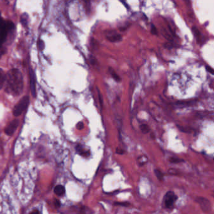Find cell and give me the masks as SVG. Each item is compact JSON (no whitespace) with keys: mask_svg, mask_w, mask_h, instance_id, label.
<instances>
[{"mask_svg":"<svg viewBox=\"0 0 214 214\" xmlns=\"http://www.w3.org/2000/svg\"><path fill=\"white\" fill-rule=\"evenodd\" d=\"M148 161V159L145 156H141L138 158V162L140 165H144Z\"/></svg>","mask_w":214,"mask_h":214,"instance_id":"9a60e30c","label":"cell"},{"mask_svg":"<svg viewBox=\"0 0 214 214\" xmlns=\"http://www.w3.org/2000/svg\"><path fill=\"white\" fill-rule=\"evenodd\" d=\"M5 91L13 96L20 95L23 89V79L20 71L18 69L10 70L6 77Z\"/></svg>","mask_w":214,"mask_h":214,"instance_id":"6da1fadb","label":"cell"},{"mask_svg":"<svg viewBox=\"0 0 214 214\" xmlns=\"http://www.w3.org/2000/svg\"><path fill=\"white\" fill-rule=\"evenodd\" d=\"M207 70L208 71V72H210V74H213L214 75V69H213V68H212L211 67H207Z\"/></svg>","mask_w":214,"mask_h":214,"instance_id":"7402d4cb","label":"cell"},{"mask_svg":"<svg viewBox=\"0 0 214 214\" xmlns=\"http://www.w3.org/2000/svg\"><path fill=\"white\" fill-rule=\"evenodd\" d=\"M6 76L5 75L4 71L2 68H0V89L3 87L4 85V83L6 81Z\"/></svg>","mask_w":214,"mask_h":214,"instance_id":"30bf717a","label":"cell"},{"mask_svg":"<svg viewBox=\"0 0 214 214\" xmlns=\"http://www.w3.org/2000/svg\"><path fill=\"white\" fill-rule=\"evenodd\" d=\"M15 28L14 23L8 20H3V18L0 20V49L2 48V45L6 41L9 33Z\"/></svg>","mask_w":214,"mask_h":214,"instance_id":"7a4b0ae2","label":"cell"},{"mask_svg":"<svg viewBox=\"0 0 214 214\" xmlns=\"http://www.w3.org/2000/svg\"><path fill=\"white\" fill-rule=\"evenodd\" d=\"M98 95H99V103L100 104L101 107H103V98H102V96L100 93V92L99 90H98Z\"/></svg>","mask_w":214,"mask_h":214,"instance_id":"d6986e66","label":"cell"},{"mask_svg":"<svg viewBox=\"0 0 214 214\" xmlns=\"http://www.w3.org/2000/svg\"><path fill=\"white\" fill-rule=\"evenodd\" d=\"M30 87L31 94L33 97L36 96V87H35V73L32 69L30 71Z\"/></svg>","mask_w":214,"mask_h":214,"instance_id":"52a82bcc","label":"cell"},{"mask_svg":"<svg viewBox=\"0 0 214 214\" xmlns=\"http://www.w3.org/2000/svg\"><path fill=\"white\" fill-rule=\"evenodd\" d=\"M107 38L109 41H110L111 42L120 41L122 40V37L121 35L118 34V33L113 32H109L107 35Z\"/></svg>","mask_w":214,"mask_h":214,"instance_id":"8992f818","label":"cell"},{"mask_svg":"<svg viewBox=\"0 0 214 214\" xmlns=\"http://www.w3.org/2000/svg\"><path fill=\"white\" fill-rule=\"evenodd\" d=\"M2 17H1V14H0V20H1V19H2Z\"/></svg>","mask_w":214,"mask_h":214,"instance_id":"d4e9b609","label":"cell"},{"mask_svg":"<svg viewBox=\"0 0 214 214\" xmlns=\"http://www.w3.org/2000/svg\"><path fill=\"white\" fill-rule=\"evenodd\" d=\"M177 196L176 194L172 192L169 191L166 192L163 198V203L166 208H172L175 202L177 200Z\"/></svg>","mask_w":214,"mask_h":214,"instance_id":"277c9868","label":"cell"},{"mask_svg":"<svg viewBox=\"0 0 214 214\" xmlns=\"http://www.w3.org/2000/svg\"><path fill=\"white\" fill-rule=\"evenodd\" d=\"M116 153H118V154H124V151L122 150H120V149H119V148H117L116 149Z\"/></svg>","mask_w":214,"mask_h":214,"instance_id":"603a6c76","label":"cell"},{"mask_svg":"<svg viewBox=\"0 0 214 214\" xmlns=\"http://www.w3.org/2000/svg\"><path fill=\"white\" fill-rule=\"evenodd\" d=\"M30 103V99L28 96L23 97L19 103L15 106L13 109V115L15 116H18L22 114L25 111Z\"/></svg>","mask_w":214,"mask_h":214,"instance_id":"3957f363","label":"cell"},{"mask_svg":"<svg viewBox=\"0 0 214 214\" xmlns=\"http://www.w3.org/2000/svg\"><path fill=\"white\" fill-rule=\"evenodd\" d=\"M54 192L58 196H63L65 193V188L63 185H57L54 188Z\"/></svg>","mask_w":214,"mask_h":214,"instance_id":"ba28073f","label":"cell"},{"mask_svg":"<svg viewBox=\"0 0 214 214\" xmlns=\"http://www.w3.org/2000/svg\"><path fill=\"white\" fill-rule=\"evenodd\" d=\"M30 214H40V212L38 210H33V212H31L30 213Z\"/></svg>","mask_w":214,"mask_h":214,"instance_id":"cb8c5ba5","label":"cell"},{"mask_svg":"<svg viewBox=\"0 0 214 214\" xmlns=\"http://www.w3.org/2000/svg\"><path fill=\"white\" fill-rule=\"evenodd\" d=\"M54 204H55L56 208H59V207H60V206H61V202H60V201L59 200H57V199L55 200V201H54Z\"/></svg>","mask_w":214,"mask_h":214,"instance_id":"ffe728a7","label":"cell"},{"mask_svg":"<svg viewBox=\"0 0 214 214\" xmlns=\"http://www.w3.org/2000/svg\"><path fill=\"white\" fill-rule=\"evenodd\" d=\"M152 33L154 34V35H157V32L156 30V28L155 27V26L153 25H152Z\"/></svg>","mask_w":214,"mask_h":214,"instance_id":"44dd1931","label":"cell"},{"mask_svg":"<svg viewBox=\"0 0 214 214\" xmlns=\"http://www.w3.org/2000/svg\"><path fill=\"white\" fill-rule=\"evenodd\" d=\"M21 23L23 27H27L28 23V16L27 13H24L21 16Z\"/></svg>","mask_w":214,"mask_h":214,"instance_id":"8fae6325","label":"cell"},{"mask_svg":"<svg viewBox=\"0 0 214 214\" xmlns=\"http://www.w3.org/2000/svg\"><path fill=\"white\" fill-rule=\"evenodd\" d=\"M19 125V121L16 120H13L5 128V133L8 136H11L13 134L16 129H17L18 126Z\"/></svg>","mask_w":214,"mask_h":214,"instance_id":"5b68a950","label":"cell"},{"mask_svg":"<svg viewBox=\"0 0 214 214\" xmlns=\"http://www.w3.org/2000/svg\"><path fill=\"white\" fill-rule=\"evenodd\" d=\"M154 173H155V176L157 177V178L159 180H162L163 179V174L162 173V172L161 171L156 169L154 170Z\"/></svg>","mask_w":214,"mask_h":214,"instance_id":"2e32d148","label":"cell"},{"mask_svg":"<svg viewBox=\"0 0 214 214\" xmlns=\"http://www.w3.org/2000/svg\"><path fill=\"white\" fill-rule=\"evenodd\" d=\"M140 129L141 130V131L144 133V134H147L149 133L150 132V127L145 124H143L141 125L140 126Z\"/></svg>","mask_w":214,"mask_h":214,"instance_id":"5bb4252c","label":"cell"},{"mask_svg":"<svg viewBox=\"0 0 214 214\" xmlns=\"http://www.w3.org/2000/svg\"><path fill=\"white\" fill-rule=\"evenodd\" d=\"M38 48L40 50H43L44 48V43L42 40H39L38 42Z\"/></svg>","mask_w":214,"mask_h":214,"instance_id":"e0dca14e","label":"cell"},{"mask_svg":"<svg viewBox=\"0 0 214 214\" xmlns=\"http://www.w3.org/2000/svg\"><path fill=\"white\" fill-rule=\"evenodd\" d=\"M114 205H120V206L127 207V206L130 205V203H128V202H115Z\"/></svg>","mask_w":214,"mask_h":214,"instance_id":"ac0fdd59","label":"cell"},{"mask_svg":"<svg viewBox=\"0 0 214 214\" xmlns=\"http://www.w3.org/2000/svg\"><path fill=\"white\" fill-rule=\"evenodd\" d=\"M192 31H193V33H194V35H195V38H196V39H197V41L199 42V43H200L202 40V35H201V33H200V32L199 31V30L197 28H195V27H194L193 28H192Z\"/></svg>","mask_w":214,"mask_h":214,"instance_id":"7c38bea8","label":"cell"},{"mask_svg":"<svg viewBox=\"0 0 214 214\" xmlns=\"http://www.w3.org/2000/svg\"><path fill=\"white\" fill-rule=\"evenodd\" d=\"M109 72L110 74V75L111 76V77L116 81V82H120L121 79L120 77H119V76L115 72V70L111 68H109Z\"/></svg>","mask_w":214,"mask_h":214,"instance_id":"4fadbf2b","label":"cell"},{"mask_svg":"<svg viewBox=\"0 0 214 214\" xmlns=\"http://www.w3.org/2000/svg\"><path fill=\"white\" fill-rule=\"evenodd\" d=\"M77 151L78 153V154H80V155H82L83 157H88L90 156V151L84 150L83 147L81 145H77Z\"/></svg>","mask_w":214,"mask_h":214,"instance_id":"9c48e42d","label":"cell"}]
</instances>
